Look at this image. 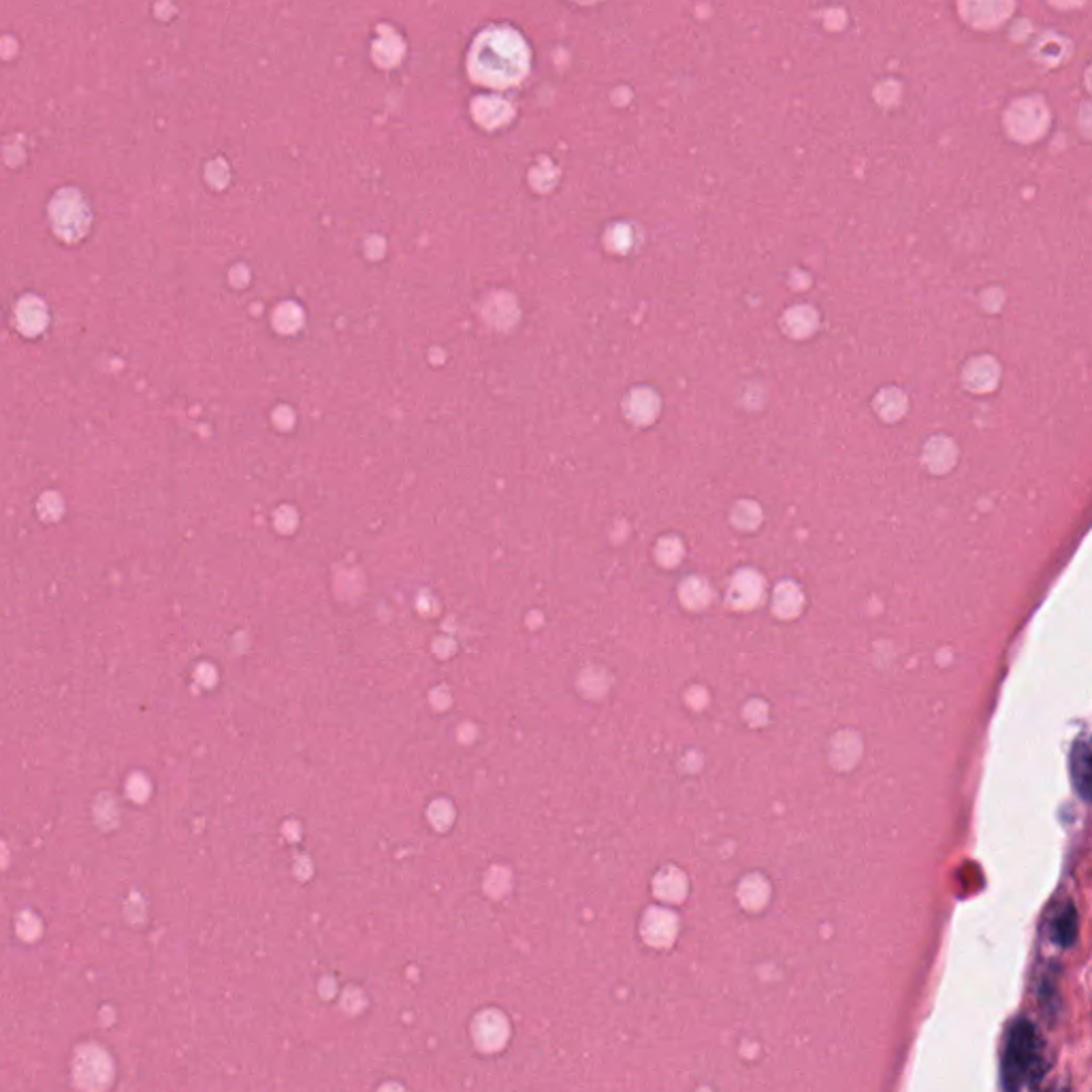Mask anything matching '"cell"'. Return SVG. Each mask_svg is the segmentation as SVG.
Returning <instances> with one entry per match:
<instances>
[{"instance_id": "obj_4", "label": "cell", "mask_w": 1092, "mask_h": 1092, "mask_svg": "<svg viewBox=\"0 0 1092 1092\" xmlns=\"http://www.w3.org/2000/svg\"><path fill=\"white\" fill-rule=\"evenodd\" d=\"M1016 0H958V11L968 26L993 31L1014 13Z\"/></svg>"}, {"instance_id": "obj_8", "label": "cell", "mask_w": 1092, "mask_h": 1092, "mask_svg": "<svg viewBox=\"0 0 1092 1092\" xmlns=\"http://www.w3.org/2000/svg\"><path fill=\"white\" fill-rule=\"evenodd\" d=\"M15 322L18 327L26 333V336H34L39 333L45 322H47V312L43 308V304L39 299H32V297H26L20 306H18V312H15Z\"/></svg>"}, {"instance_id": "obj_7", "label": "cell", "mask_w": 1092, "mask_h": 1092, "mask_svg": "<svg viewBox=\"0 0 1092 1092\" xmlns=\"http://www.w3.org/2000/svg\"><path fill=\"white\" fill-rule=\"evenodd\" d=\"M1050 935L1052 941L1061 947H1071L1078 936V911L1071 903L1059 907L1052 922H1050Z\"/></svg>"}, {"instance_id": "obj_2", "label": "cell", "mask_w": 1092, "mask_h": 1092, "mask_svg": "<svg viewBox=\"0 0 1092 1092\" xmlns=\"http://www.w3.org/2000/svg\"><path fill=\"white\" fill-rule=\"evenodd\" d=\"M1043 1043L1032 1022L1016 1020L1005 1037V1052L1000 1062L1003 1086L1018 1091L1025 1086H1037L1043 1078Z\"/></svg>"}, {"instance_id": "obj_6", "label": "cell", "mask_w": 1092, "mask_h": 1092, "mask_svg": "<svg viewBox=\"0 0 1092 1092\" xmlns=\"http://www.w3.org/2000/svg\"><path fill=\"white\" fill-rule=\"evenodd\" d=\"M471 112H474V118L478 120V125L485 126V128H498V126L506 125L512 116V107L501 98H476Z\"/></svg>"}, {"instance_id": "obj_11", "label": "cell", "mask_w": 1092, "mask_h": 1092, "mask_svg": "<svg viewBox=\"0 0 1092 1092\" xmlns=\"http://www.w3.org/2000/svg\"><path fill=\"white\" fill-rule=\"evenodd\" d=\"M579 2H595V0H579Z\"/></svg>"}, {"instance_id": "obj_1", "label": "cell", "mask_w": 1092, "mask_h": 1092, "mask_svg": "<svg viewBox=\"0 0 1092 1092\" xmlns=\"http://www.w3.org/2000/svg\"><path fill=\"white\" fill-rule=\"evenodd\" d=\"M528 68L530 50L523 36L512 29H489L471 45L469 75L485 86L510 88L528 75Z\"/></svg>"}, {"instance_id": "obj_5", "label": "cell", "mask_w": 1092, "mask_h": 1092, "mask_svg": "<svg viewBox=\"0 0 1092 1092\" xmlns=\"http://www.w3.org/2000/svg\"><path fill=\"white\" fill-rule=\"evenodd\" d=\"M54 222H56L59 233L64 235L66 240H77L88 224V216H86V210H84L79 199H75V203H71L68 208L64 205L63 199H59L54 203Z\"/></svg>"}, {"instance_id": "obj_9", "label": "cell", "mask_w": 1092, "mask_h": 1092, "mask_svg": "<svg viewBox=\"0 0 1092 1092\" xmlns=\"http://www.w3.org/2000/svg\"><path fill=\"white\" fill-rule=\"evenodd\" d=\"M1073 781L1080 796L1086 798L1091 785V751L1084 739L1073 745Z\"/></svg>"}, {"instance_id": "obj_10", "label": "cell", "mask_w": 1092, "mask_h": 1092, "mask_svg": "<svg viewBox=\"0 0 1092 1092\" xmlns=\"http://www.w3.org/2000/svg\"><path fill=\"white\" fill-rule=\"evenodd\" d=\"M1050 2L1059 9H1075V7L1084 4V0H1050Z\"/></svg>"}, {"instance_id": "obj_3", "label": "cell", "mask_w": 1092, "mask_h": 1092, "mask_svg": "<svg viewBox=\"0 0 1092 1092\" xmlns=\"http://www.w3.org/2000/svg\"><path fill=\"white\" fill-rule=\"evenodd\" d=\"M1048 126H1050V112L1046 103L1037 96L1018 98L1005 112V128L1020 144L1037 141L1039 137L1046 135Z\"/></svg>"}]
</instances>
